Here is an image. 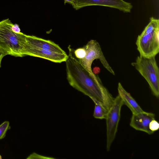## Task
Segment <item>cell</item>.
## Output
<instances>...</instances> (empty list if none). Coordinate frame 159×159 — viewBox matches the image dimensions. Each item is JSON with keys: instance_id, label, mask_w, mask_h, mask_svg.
<instances>
[{"instance_id": "obj_9", "label": "cell", "mask_w": 159, "mask_h": 159, "mask_svg": "<svg viewBox=\"0 0 159 159\" xmlns=\"http://www.w3.org/2000/svg\"><path fill=\"white\" fill-rule=\"evenodd\" d=\"M155 119L154 114L143 111L139 113L132 114L129 125L136 130L144 132L149 134L154 133L149 128L150 122Z\"/></svg>"}, {"instance_id": "obj_19", "label": "cell", "mask_w": 159, "mask_h": 159, "mask_svg": "<svg viewBox=\"0 0 159 159\" xmlns=\"http://www.w3.org/2000/svg\"><path fill=\"white\" fill-rule=\"evenodd\" d=\"M92 71L95 74H98L100 72V69L98 67H95L93 68Z\"/></svg>"}, {"instance_id": "obj_16", "label": "cell", "mask_w": 159, "mask_h": 159, "mask_svg": "<svg viewBox=\"0 0 159 159\" xmlns=\"http://www.w3.org/2000/svg\"><path fill=\"white\" fill-rule=\"evenodd\" d=\"M149 128L151 131L154 133L155 131L157 130L159 128L158 122L155 119L152 120L149 123Z\"/></svg>"}, {"instance_id": "obj_3", "label": "cell", "mask_w": 159, "mask_h": 159, "mask_svg": "<svg viewBox=\"0 0 159 159\" xmlns=\"http://www.w3.org/2000/svg\"><path fill=\"white\" fill-rule=\"evenodd\" d=\"M148 83L152 93L157 98L159 96V69L155 57L138 56L131 63Z\"/></svg>"}, {"instance_id": "obj_5", "label": "cell", "mask_w": 159, "mask_h": 159, "mask_svg": "<svg viewBox=\"0 0 159 159\" xmlns=\"http://www.w3.org/2000/svg\"><path fill=\"white\" fill-rule=\"evenodd\" d=\"M123 101L118 95L114 98L113 102L108 111L106 118L107 128L106 149L109 151L116 137L120 117Z\"/></svg>"}, {"instance_id": "obj_13", "label": "cell", "mask_w": 159, "mask_h": 159, "mask_svg": "<svg viewBox=\"0 0 159 159\" xmlns=\"http://www.w3.org/2000/svg\"><path fill=\"white\" fill-rule=\"evenodd\" d=\"M159 29V20L153 17L150 18V21L146 26L142 34H149Z\"/></svg>"}, {"instance_id": "obj_6", "label": "cell", "mask_w": 159, "mask_h": 159, "mask_svg": "<svg viewBox=\"0 0 159 159\" xmlns=\"http://www.w3.org/2000/svg\"><path fill=\"white\" fill-rule=\"evenodd\" d=\"M159 29L147 34L141 33L136 44L140 55L147 57H155L159 52Z\"/></svg>"}, {"instance_id": "obj_11", "label": "cell", "mask_w": 159, "mask_h": 159, "mask_svg": "<svg viewBox=\"0 0 159 159\" xmlns=\"http://www.w3.org/2000/svg\"><path fill=\"white\" fill-rule=\"evenodd\" d=\"M118 95L122 99L124 104L131 110L132 114H137L143 111L135 100L123 87L120 82L118 84Z\"/></svg>"}, {"instance_id": "obj_8", "label": "cell", "mask_w": 159, "mask_h": 159, "mask_svg": "<svg viewBox=\"0 0 159 159\" xmlns=\"http://www.w3.org/2000/svg\"><path fill=\"white\" fill-rule=\"evenodd\" d=\"M22 53L24 56L28 55L38 57L59 63L65 61L68 57V55L66 53H58L26 45L24 46Z\"/></svg>"}, {"instance_id": "obj_7", "label": "cell", "mask_w": 159, "mask_h": 159, "mask_svg": "<svg viewBox=\"0 0 159 159\" xmlns=\"http://www.w3.org/2000/svg\"><path fill=\"white\" fill-rule=\"evenodd\" d=\"M91 6H100L118 9L124 12H130L133 8L131 3L123 0H75L73 8L77 10Z\"/></svg>"}, {"instance_id": "obj_21", "label": "cell", "mask_w": 159, "mask_h": 159, "mask_svg": "<svg viewBox=\"0 0 159 159\" xmlns=\"http://www.w3.org/2000/svg\"><path fill=\"white\" fill-rule=\"evenodd\" d=\"M0 50H1L0 49Z\"/></svg>"}, {"instance_id": "obj_18", "label": "cell", "mask_w": 159, "mask_h": 159, "mask_svg": "<svg viewBox=\"0 0 159 159\" xmlns=\"http://www.w3.org/2000/svg\"><path fill=\"white\" fill-rule=\"evenodd\" d=\"M64 4L66 3L70 4L73 6L75 0H64Z\"/></svg>"}, {"instance_id": "obj_2", "label": "cell", "mask_w": 159, "mask_h": 159, "mask_svg": "<svg viewBox=\"0 0 159 159\" xmlns=\"http://www.w3.org/2000/svg\"><path fill=\"white\" fill-rule=\"evenodd\" d=\"M9 18L0 21V49L9 55L22 57L26 41V34L16 31Z\"/></svg>"}, {"instance_id": "obj_10", "label": "cell", "mask_w": 159, "mask_h": 159, "mask_svg": "<svg viewBox=\"0 0 159 159\" xmlns=\"http://www.w3.org/2000/svg\"><path fill=\"white\" fill-rule=\"evenodd\" d=\"M24 45L50 50L61 53H66L57 44L49 40H46L33 35L26 34Z\"/></svg>"}, {"instance_id": "obj_17", "label": "cell", "mask_w": 159, "mask_h": 159, "mask_svg": "<svg viewBox=\"0 0 159 159\" xmlns=\"http://www.w3.org/2000/svg\"><path fill=\"white\" fill-rule=\"evenodd\" d=\"M7 55L6 53L0 50V68L1 67V63L2 58Z\"/></svg>"}, {"instance_id": "obj_4", "label": "cell", "mask_w": 159, "mask_h": 159, "mask_svg": "<svg viewBox=\"0 0 159 159\" xmlns=\"http://www.w3.org/2000/svg\"><path fill=\"white\" fill-rule=\"evenodd\" d=\"M85 49L86 54L84 58L78 59L80 62L91 75L96 79L99 77L94 74L92 70V63L95 59H98L103 66L110 73L113 75L115 73L105 58L99 43L96 40L91 39L84 46Z\"/></svg>"}, {"instance_id": "obj_20", "label": "cell", "mask_w": 159, "mask_h": 159, "mask_svg": "<svg viewBox=\"0 0 159 159\" xmlns=\"http://www.w3.org/2000/svg\"><path fill=\"white\" fill-rule=\"evenodd\" d=\"M2 157L1 155L0 154V159H2Z\"/></svg>"}, {"instance_id": "obj_1", "label": "cell", "mask_w": 159, "mask_h": 159, "mask_svg": "<svg viewBox=\"0 0 159 159\" xmlns=\"http://www.w3.org/2000/svg\"><path fill=\"white\" fill-rule=\"evenodd\" d=\"M69 55L65 61L68 81L72 87L96 101L109 110L114 98L103 85L99 78L92 77L75 56L74 50L68 47Z\"/></svg>"}, {"instance_id": "obj_15", "label": "cell", "mask_w": 159, "mask_h": 159, "mask_svg": "<svg viewBox=\"0 0 159 159\" xmlns=\"http://www.w3.org/2000/svg\"><path fill=\"white\" fill-rule=\"evenodd\" d=\"M74 53L75 57L78 59H83L85 57L86 54L85 48H78L74 51Z\"/></svg>"}, {"instance_id": "obj_12", "label": "cell", "mask_w": 159, "mask_h": 159, "mask_svg": "<svg viewBox=\"0 0 159 159\" xmlns=\"http://www.w3.org/2000/svg\"><path fill=\"white\" fill-rule=\"evenodd\" d=\"M95 104L93 117L100 119H106L108 110L96 101H93Z\"/></svg>"}, {"instance_id": "obj_14", "label": "cell", "mask_w": 159, "mask_h": 159, "mask_svg": "<svg viewBox=\"0 0 159 159\" xmlns=\"http://www.w3.org/2000/svg\"><path fill=\"white\" fill-rule=\"evenodd\" d=\"M10 128V123L8 121H4L0 125V140L5 137L7 131Z\"/></svg>"}]
</instances>
